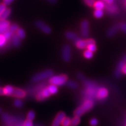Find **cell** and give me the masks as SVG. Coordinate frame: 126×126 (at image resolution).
I'll return each mask as SVG.
<instances>
[{
	"mask_svg": "<svg viewBox=\"0 0 126 126\" xmlns=\"http://www.w3.org/2000/svg\"><path fill=\"white\" fill-rule=\"evenodd\" d=\"M34 117H35V113L33 111H32V110L29 111L27 114L28 120L32 121L34 119Z\"/></svg>",
	"mask_w": 126,
	"mask_h": 126,
	"instance_id": "f1b7e54d",
	"label": "cell"
},
{
	"mask_svg": "<svg viewBox=\"0 0 126 126\" xmlns=\"http://www.w3.org/2000/svg\"><path fill=\"white\" fill-rule=\"evenodd\" d=\"M83 56H84L87 59H91L93 57V52L91 51L90 50H86L84 51V53H83Z\"/></svg>",
	"mask_w": 126,
	"mask_h": 126,
	"instance_id": "d4e9b609",
	"label": "cell"
},
{
	"mask_svg": "<svg viewBox=\"0 0 126 126\" xmlns=\"http://www.w3.org/2000/svg\"><path fill=\"white\" fill-rule=\"evenodd\" d=\"M2 34L4 36V37H5V39H7V40H9V39L12 37V34H13V32H12L11 31H9V29H8L6 31H5Z\"/></svg>",
	"mask_w": 126,
	"mask_h": 126,
	"instance_id": "484cf974",
	"label": "cell"
},
{
	"mask_svg": "<svg viewBox=\"0 0 126 126\" xmlns=\"http://www.w3.org/2000/svg\"><path fill=\"white\" fill-rule=\"evenodd\" d=\"M4 94V91H3V88H0V95Z\"/></svg>",
	"mask_w": 126,
	"mask_h": 126,
	"instance_id": "b9f144b4",
	"label": "cell"
},
{
	"mask_svg": "<svg viewBox=\"0 0 126 126\" xmlns=\"http://www.w3.org/2000/svg\"><path fill=\"white\" fill-rule=\"evenodd\" d=\"M105 1H106V0H105Z\"/></svg>",
	"mask_w": 126,
	"mask_h": 126,
	"instance_id": "bcb514c9",
	"label": "cell"
},
{
	"mask_svg": "<svg viewBox=\"0 0 126 126\" xmlns=\"http://www.w3.org/2000/svg\"><path fill=\"white\" fill-rule=\"evenodd\" d=\"M12 95L18 98H23L26 96V93L25 91L19 88H15Z\"/></svg>",
	"mask_w": 126,
	"mask_h": 126,
	"instance_id": "30bf717a",
	"label": "cell"
},
{
	"mask_svg": "<svg viewBox=\"0 0 126 126\" xmlns=\"http://www.w3.org/2000/svg\"><path fill=\"white\" fill-rule=\"evenodd\" d=\"M97 124H98V121L97 120V119L94 118V119L91 120L90 124L92 126H96L97 125Z\"/></svg>",
	"mask_w": 126,
	"mask_h": 126,
	"instance_id": "8d00e7d4",
	"label": "cell"
},
{
	"mask_svg": "<svg viewBox=\"0 0 126 126\" xmlns=\"http://www.w3.org/2000/svg\"><path fill=\"white\" fill-rule=\"evenodd\" d=\"M126 63L124 61H120L119 64H118L117 68L116 69V72H115V76L116 78H119L120 77L121 74H122V72L123 71V68L124 66L125 65Z\"/></svg>",
	"mask_w": 126,
	"mask_h": 126,
	"instance_id": "7c38bea8",
	"label": "cell"
},
{
	"mask_svg": "<svg viewBox=\"0 0 126 126\" xmlns=\"http://www.w3.org/2000/svg\"><path fill=\"white\" fill-rule=\"evenodd\" d=\"M18 29H19V27H18V25H17L16 24H13V25H12L11 26H9L8 29L10 31H11L12 32H14L18 31Z\"/></svg>",
	"mask_w": 126,
	"mask_h": 126,
	"instance_id": "836d02e7",
	"label": "cell"
},
{
	"mask_svg": "<svg viewBox=\"0 0 126 126\" xmlns=\"http://www.w3.org/2000/svg\"><path fill=\"white\" fill-rule=\"evenodd\" d=\"M83 2L89 7H94L95 1L94 0H83Z\"/></svg>",
	"mask_w": 126,
	"mask_h": 126,
	"instance_id": "d6a6232c",
	"label": "cell"
},
{
	"mask_svg": "<svg viewBox=\"0 0 126 126\" xmlns=\"http://www.w3.org/2000/svg\"><path fill=\"white\" fill-rule=\"evenodd\" d=\"M108 94V91L106 88H101L97 90L96 96L99 99H103L106 98Z\"/></svg>",
	"mask_w": 126,
	"mask_h": 126,
	"instance_id": "9c48e42d",
	"label": "cell"
},
{
	"mask_svg": "<svg viewBox=\"0 0 126 126\" xmlns=\"http://www.w3.org/2000/svg\"><path fill=\"white\" fill-rule=\"evenodd\" d=\"M35 25L36 27L45 33L50 34L51 33V30L50 29V28L46 25L43 22L41 21V20H37V21L36 22Z\"/></svg>",
	"mask_w": 126,
	"mask_h": 126,
	"instance_id": "277c9868",
	"label": "cell"
},
{
	"mask_svg": "<svg viewBox=\"0 0 126 126\" xmlns=\"http://www.w3.org/2000/svg\"><path fill=\"white\" fill-rule=\"evenodd\" d=\"M67 77L65 75H60L51 76L49 79L50 84L56 86H62L67 82Z\"/></svg>",
	"mask_w": 126,
	"mask_h": 126,
	"instance_id": "7a4b0ae2",
	"label": "cell"
},
{
	"mask_svg": "<svg viewBox=\"0 0 126 126\" xmlns=\"http://www.w3.org/2000/svg\"><path fill=\"white\" fill-rule=\"evenodd\" d=\"M66 37L69 40H76L77 39L76 34L72 32H67L65 34Z\"/></svg>",
	"mask_w": 126,
	"mask_h": 126,
	"instance_id": "44dd1931",
	"label": "cell"
},
{
	"mask_svg": "<svg viewBox=\"0 0 126 126\" xmlns=\"http://www.w3.org/2000/svg\"><path fill=\"white\" fill-rule=\"evenodd\" d=\"M122 72H123L124 74H126V64H125V65L124 66L123 68V71Z\"/></svg>",
	"mask_w": 126,
	"mask_h": 126,
	"instance_id": "60d3db41",
	"label": "cell"
},
{
	"mask_svg": "<svg viewBox=\"0 0 126 126\" xmlns=\"http://www.w3.org/2000/svg\"><path fill=\"white\" fill-rule=\"evenodd\" d=\"M2 119L4 122L8 125H10L12 123V120L8 114H4L2 115Z\"/></svg>",
	"mask_w": 126,
	"mask_h": 126,
	"instance_id": "7402d4cb",
	"label": "cell"
},
{
	"mask_svg": "<svg viewBox=\"0 0 126 126\" xmlns=\"http://www.w3.org/2000/svg\"><path fill=\"white\" fill-rule=\"evenodd\" d=\"M14 0H4V4L5 5H9L13 2Z\"/></svg>",
	"mask_w": 126,
	"mask_h": 126,
	"instance_id": "f35d334b",
	"label": "cell"
},
{
	"mask_svg": "<svg viewBox=\"0 0 126 126\" xmlns=\"http://www.w3.org/2000/svg\"><path fill=\"white\" fill-rule=\"evenodd\" d=\"M67 85L68 87H70V88H72V89H77L78 86L77 83L75 82H74V81H71L68 82Z\"/></svg>",
	"mask_w": 126,
	"mask_h": 126,
	"instance_id": "83f0119b",
	"label": "cell"
},
{
	"mask_svg": "<svg viewBox=\"0 0 126 126\" xmlns=\"http://www.w3.org/2000/svg\"><path fill=\"white\" fill-rule=\"evenodd\" d=\"M87 48H88V50H90L91 51L93 52V53L96 51V50H97L96 46L95 45V44H92V45L88 46Z\"/></svg>",
	"mask_w": 126,
	"mask_h": 126,
	"instance_id": "1f68e13d",
	"label": "cell"
},
{
	"mask_svg": "<svg viewBox=\"0 0 126 126\" xmlns=\"http://www.w3.org/2000/svg\"><path fill=\"white\" fill-rule=\"evenodd\" d=\"M75 43L76 46L77 47V48H79V49H83V48L88 47V43L86 40H82V39L77 38L75 40Z\"/></svg>",
	"mask_w": 126,
	"mask_h": 126,
	"instance_id": "8fae6325",
	"label": "cell"
},
{
	"mask_svg": "<svg viewBox=\"0 0 126 126\" xmlns=\"http://www.w3.org/2000/svg\"><path fill=\"white\" fill-rule=\"evenodd\" d=\"M11 12V10L10 8L6 9L0 17V20H6L9 16L10 15Z\"/></svg>",
	"mask_w": 126,
	"mask_h": 126,
	"instance_id": "2e32d148",
	"label": "cell"
},
{
	"mask_svg": "<svg viewBox=\"0 0 126 126\" xmlns=\"http://www.w3.org/2000/svg\"><path fill=\"white\" fill-rule=\"evenodd\" d=\"M106 9L109 13L111 14H116L118 11L117 7L114 4H108V5H107V6L106 7Z\"/></svg>",
	"mask_w": 126,
	"mask_h": 126,
	"instance_id": "4fadbf2b",
	"label": "cell"
},
{
	"mask_svg": "<svg viewBox=\"0 0 126 126\" xmlns=\"http://www.w3.org/2000/svg\"><path fill=\"white\" fill-rule=\"evenodd\" d=\"M81 33L83 37H86L89 34V22L86 20H83L81 24Z\"/></svg>",
	"mask_w": 126,
	"mask_h": 126,
	"instance_id": "ba28073f",
	"label": "cell"
},
{
	"mask_svg": "<svg viewBox=\"0 0 126 126\" xmlns=\"http://www.w3.org/2000/svg\"><path fill=\"white\" fill-rule=\"evenodd\" d=\"M23 102L20 99H16L14 101V105L17 108H21L23 106Z\"/></svg>",
	"mask_w": 126,
	"mask_h": 126,
	"instance_id": "4dcf8cb0",
	"label": "cell"
},
{
	"mask_svg": "<svg viewBox=\"0 0 126 126\" xmlns=\"http://www.w3.org/2000/svg\"><path fill=\"white\" fill-rule=\"evenodd\" d=\"M63 59L65 61H69L71 59V49L69 46H65L63 48L62 52Z\"/></svg>",
	"mask_w": 126,
	"mask_h": 126,
	"instance_id": "5b68a950",
	"label": "cell"
},
{
	"mask_svg": "<svg viewBox=\"0 0 126 126\" xmlns=\"http://www.w3.org/2000/svg\"><path fill=\"white\" fill-rule=\"evenodd\" d=\"M94 9H100V10H102V9L105 7V4L103 1H96V2H95V3H94Z\"/></svg>",
	"mask_w": 126,
	"mask_h": 126,
	"instance_id": "ac0fdd59",
	"label": "cell"
},
{
	"mask_svg": "<svg viewBox=\"0 0 126 126\" xmlns=\"http://www.w3.org/2000/svg\"><path fill=\"white\" fill-rule=\"evenodd\" d=\"M71 120V119H70L69 117H65L61 125L62 126H70Z\"/></svg>",
	"mask_w": 126,
	"mask_h": 126,
	"instance_id": "f546056e",
	"label": "cell"
},
{
	"mask_svg": "<svg viewBox=\"0 0 126 126\" xmlns=\"http://www.w3.org/2000/svg\"><path fill=\"white\" fill-rule=\"evenodd\" d=\"M65 114L64 112H60L57 114L56 116V118H55L54 121H53V123H52V126H60L62 124L63 121L65 119Z\"/></svg>",
	"mask_w": 126,
	"mask_h": 126,
	"instance_id": "52a82bcc",
	"label": "cell"
},
{
	"mask_svg": "<svg viewBox=\"0 0 126 126\" xmlns=\"http://www.w3.org/2000/svg\"><path fill=\"white\" fill-rule=\"evenodd\" d=\"M94 106V102L91 99H87L82 103L81 106L77 108L74 111V115L77 116H81L84 113L90 110Z\"/></svg>",
	"mask_w": 126,
	"mask_h": 126,
	"instance_id": "6da1fadb",
	"label": "cell"
},
{
	"mask_svg": "<svg viewBox=\"0 0 126 126\" xmlns=\"http://www.w3.org/2000/svg\"><path fill=\"white\" fill-rule=\"evenodd\" d=\"M106 1H107V2L108 3V4H113L114 0H106Z\"/></svg>",
	"mask_w": 126,
	"mask_h": 126,
	"instance_id": "7bdbcfd3",
	"label": "cell"
},
{
	"mask_svg": "<svg viewBox=\"0 0 126 126\" xmlns=\"http://www.w3.org/2000/svg\"><path fill=\"white\" fill-rule=\"evenodd\" d=\"M119 28V25H114V26H113L109 30L108 32V36L109 37H113V36H114L116 34V33Z\"/></svg>",
	"mask_w": 126,
	"mask_h": 126,
	"instance_id": "5bb4252c",
	"label": "cell"
},
{
	"mask_svg": "<svg viewBox=\"0 0 126 126\" xmlns=\"http://www.w3.org/2000/svg\"><path fill=\"white\" fill-rule=\"evenodd\" d=\"M119 28H120L125 33H126V23H121L119 25Z\"/></svg>",
	"mask_w": 126,
	"mask_h": 126,
	"instance_id": "d590c367",
	"label": "cell"
},
{
	"mask_svg": "<svg viewBox=\"0 0 126 126\" xmlns=\"http://www.w3.org/2000/svg\"><path fill=\"white\" fill-rule=\"evenodd\" d=\"M47 1H48V2L51 3V4H56L57 3V0H47Z\"/></svg>",
	"mask_w": 126,
	"mask_h": 126,
	"instance_id": "ab89813d",
	"label": "cell"
},
{
	"mask_svg": "<svg viewBox=\"0 0 126 126\" xmlns=\"http://www.w3.org/2000/svg\"><path fill=\"white\" fill-rule=\"evenodd\" d=\"M20 38L19 37L17 34H14L13 36H12V42L13 45L15 46V47H19L20 46Z\"/></svg>",
	"mask_w": 126,
	"mask_h": 126,
	"instance_id": "e0dca14e",
	"label": "cell"
},
{
	"mask_svg": "<svg viewBox=\"0 0 126 126\" xmlns=\"http://www.w3.org/2000/svg\"><path fill=\"white\" fill-rule=\"evenodd\" d=\"M80 122V118L79 116H75L74 117H73L71 120L70 126H77L79 124Z\"/></svg>",
	"mask_w": 126,
	"mask_h": 126,
	"instance_id": "ffe728a7",
	"label": "cell"
},
{
	"mask_svg": "<svg viewBox=\"0 0 126 126\" xmlns=\"http://www.w3.org/2000/svg\"><path fill=\"white\" fill-rule=\"evenodd\" d=\"M124 62H125V63H126V57H124Z\"/></svg>",
	"mask_w": 126,
	"mask_h": 126,
	"instance_id": "ee69618b",
	"label": "cell"
},
{
	"mask_svg": "<svg viewBox=\"0 0 126 126\" xmlns=\"http://www.w3.org/2000/svg\"><path fill=\"white\" fill-rule=\"evenodd\" d=\"M103 15V11L100 9H96L94 12V16L96 18H101Z\"/></svg>",
	"mask_w": 126,
	"mask_h": 126,
	"instance_id": "603a6c76",
	"label": "cell"
},
{
	"mask_svg": "<svg viewBox=\"0 0 126 126\" xmlns=\"http://www.w3.org/2000/svg\"><path fill=\"white\" fill-rule=\"evenodd\" d=\"M53 74V72L51 70L45 71L40 72V73L38 74L34 75L33 77L32 81L33 82H39L42 81V80L51 77Z\"/></svg>",
	"mask_w": 126,
	"mask_h": 126,
	"instance_id": "3957f363",
	"label": "cell"
},
{
	"mask_svg": "<svg viewBox=\"0 0 126 126\" xmlns=\"http://www.w3.org/2000/svg\"><path fill=\"white\" fill-rule=\"evenodd\" d=\"M7 40L3 34H0V47H4L6 45Z\"/></svg>",
	"mask_w": 126,
	"mask_h": 126,
	"instance_id": "4316f807",
	"label": "cell"
},
{
	"mask_svg": "<svg viewBox=\"0 0 126 126\" xmlns=\"http://www.w3.org/2000/svg\"><path fill=\"white\" fill-rule=\"evenodd\" d=\"M7 9L6 8V5L4 4H0V17H1V15H2L3 12L5 11V10Z\"/></svg>",
	"mask_w": 126,
	"mask_h": 126,
	"instance_id": "e575fe53",
	"label": "cell"
},
{
	"mask_svg": "<svg viewBox=\"0 0 126 126\" xmlns=\"http://www.w3.org/2000/svg\"><path fill=\"white\" fill-rule=\"evenodd\" d=\"M47 89H48V91H49V92L51 94H56L58 92L57 86L54 85H50L47 87Z\"/></svg>",
	"mask_w": 126,
	"mask_h": 126,
	"instance_id": "d6986e66",
	"label": "cell"
},
{
	"mask_svg": "<svg viewBox=\"0 0 126 126\" xmlns=\"http://www.w3.org/2000/svg\"><path fill=\"white\" fill-rule=\"evenodd\" d=\"M16 32H17L16 34H18L19 37L20 39H25L26 34H25V31H23L22 29H21V28H19V29H18V31H17Z\"/></svg>",
	"mask_w": 126,
	"mask_h": 126,
	"instance_id": "cb8c5ba5",
	"label": "cell"
},
{
	"mask_svg": "<svg viewBox=\"0 0 126 126\" xmlns=\"http://www.w3.org/2000/svg\"><path fill=\"white\" fill-rule=\"evenodd\" d=\"M51 94L48 91V89L47 88H45L43 90L41 91L40 92L38 93L36 95V99L39 101H42L46 99L47 97H48L51 95Z\"/></svg>",
	"mask_w": 126,
	"mask_h": 126,
	"instance_id": "8992f818",
	"label": "cell"
},
{
	"mask_svg": "<svg viewBox=\"0 0 126 126\" xmlns=\"http://www.w3.org/2000/svg\"><path fill=\"white\" fill-rule=\"evenodd\" d=\"M23 126H33L32 122L31 120H26L23 123Z\"/></svg>",
	"mask_w": 126,
	"mask_h": 126,
	"instance_id": "74e56055",
	"label": "cell"
},
{
	"mask_svg": "<svg viewBox=\"0 0 126 126\" xmlns=\"http://www.w3.org/2000/svg\"><path fill=\"white\" fill-rule=\"evenodd\" d=\"M1 112H2V110H1V109L0 108V113H1Z\"/></svg>",
	"mask_w": 126,
	"mask_h": 126,
	"instance_id": "f6af8a7d",
	"label": "cell"
},
{
	"mask_svg": "<svg viewBox=\"0 0 126 126\" xmlns=\"http://www.w3.org/2000/svg\"><path fill=\"white\" fill-rule=\"evenodd\" d=\"M3 91H4V94L5 95L11 96L13 94L14 88L12 86L7 85L3 88Z\"/></svg>",
	"mask_w": 126,
	"mask_h": 126,
	"instance_id": "9a60e30c",
	"label": "cell"
}]
</instances>
